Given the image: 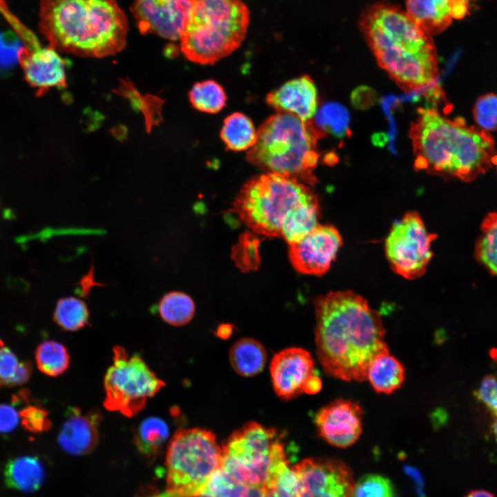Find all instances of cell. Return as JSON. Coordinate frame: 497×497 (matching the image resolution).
Wrapping results in <instances>:
<instances>
[{
    "label": "cell",
    "mask_w": 497,
    "mask_h": 497,
    "mask_svg": "<svg viewBox=\"0 0 497 497\" xmlns=\"http://www.w3.org/2000/svg\"><path fill=\"white\" fill-rule=\"evenodd\" d=\"M315 315L317 355L329 376L367 380L372 361L389 353L380 315L360 295L345 291L320 296Z\"/></svg>",
    "instance_id": "cell-1"
},
{
    "label": "cell",
    "mask_w": 497,
    "mask_h": 497,
    "mask_svg": "<svg viewBox=\"0 0 497 497\" xmlns=\"http://www.w3.org/2000/svg\"><path fill=\"white\" fill-rule=\"evenodd\" d=\"M409 136L415 166L446 177L473 181L493 164L495 143L488 131L450 120L433 108H421Z\"/></svg>",
    "instance_id": "cell-2"
},
{
    "label": "cell",
    "mask_w": 497,
    "mask_h": 497,
    "mask_svg": "<svg viewBox=\"0 0 497 497\" xmlns=\"http://www.w3.org/2000/svg\"><path fill=\"white\" fill-rule=\"evenodd\" d=\"M360 27L379 66L403 88L414 90L438 77L431 35L400 8L385 3L369 8Z\"/></svg>",
    "instance_id": "cell-3"
},
{
    "label": "cell",
    "mask_w": 497,
    "mask_h": 497,
    "mask_svg": "<svg viewBox=\"0 0 497 497\" xmlns=\"http://www.w3.org/2000/svg\"><path fill=\"white\" fill-rule=\"evenodd\" d=\"M233 211L253 232L297 242L317 225L318 198L309 185L295 178L265 173L246 182Z\"/></svg>",
    "instance_id": "cell-4"
},
{
    "label": "cell",
    "mask_w": 497,
    "mask_h": 497,
    "mask_svg": "<svg viewBox=\"0 0 497 497\" xmlns=\"http://www.w3.org/2000/svg\"><path fill=\"white\" fill-rule=\"evenodd\" d=\"M39 15L40 32L60 52L102 57L126 44L128 21L115 0H41Z\"/></svg>",
    "instance_id": "cell-5"
},
{
    "label": "cell",
    "mask_w": 497,
    "mask_h": 497,
    "mask_svg": "<svg viewBox=\"0 0 497 497\" xmlns=\"http://www.w3.org/2000/svg\"><path fill=\"white\" fill-rule=\"evenodd\" d=\"M320 133L311 121L277 112L257 130L247 160L265 173L281 174L313 186L317 182L313 172L319 159Z\"/></svg>",
    "instance_id": "cell-6"
},
{
    "label": "cell",
    "mask_w": 497,
    "mask_h": 497,
    "mask_svg": "<svg viewBox=\"0 0 497 497\" xmlns=\"http://www.w3.org/2000/svg\"><path fill=\"white\" fill-rule=\"evenodd\" d=\"M191 1L180 49L194 63L213 64L240 46L247 33L249 10L242 0Z\"/></svg>",
    "instance_id": "cell-7"
},
{
    "label": "cell",
    "mask_w": 497,
    "mask_h": 497,
    "mask_svg": "<svg viewBox=\"0 0 497 497\" xmlns=\"http://www.w3.org/2000/svg\"><path fill=\"white\" fill-rule=\"evenodd\" d=\"M282 439L276 429L248 422L223 442L221 467L246 485L262 489L289 466Z\"/></svg>",
    "instance_id": "cell-8"
},
{
    "label": "cell",
    "mask_w": 497,
    "mask_h": 497,
    "mask_svg": "<svg viewBox=\"0 0 497 497\" xmlns=\"http://www.w3.org/2000/svg\"><path fill=\"white\" fill-rule=\"evenodd\" d=\"M221 465L222 447L211 431L179 429L167 449L166 489L151 497H196Z\"/></svg>",
    "instance_id": "cell-9"
},
{
    "label": "cell",
    "mask_w": 497,
    "mask_h": 497,
    "mask_svg": "<svg viewBox=\"0 0 497 497\" xmlns=\"http://www.w3.org/2000/svg\"><path fill=\"white\" fill-rule=\"evenodd\" d=\"M113 363L104 379V407L132 418L145 407L165 383L139 354L130 355L121 346L113 349Z\"/></svg>",
    "instance_id": "cell-10"
},
{
    "label": "cell",
    "mask_w": 497,
    "mask_h": 497,
    "mask_svg": "<svg viewBox=\"0 0 497 497\" xmlns=\"http://www.w3.org/2000/svg\"><path fill=\"white\" fill-rule=\"evenodd\" d=\"M436 237L427 231L417 212L407 213L393 224L385 241L386 255L393 271L408 280L423 275Z\"/></svg>",
    "instance_id": "cell-11"
},
{
    "label": "cell",
    "mask_w": 497,
    "mask_h": 497,
    "mask_svg": "<svg viewBox=\"0 0 497 497\" xmlns=\"http://www.w3.org/2000/svg\"><path fill=\"white\" fill-rule=\"evenodd\" d=\"M293 469L298 481V497H353L352 474L340 460L306 458Z\"/></svg>",
    "instance_id": "cell-12"
},
{
    "label": "cell",
    "mask_w": 497,
    "mask_h": 497,
    "mask_svg": "<svg viewBox=\"0 0 497 497\" xmlns=\"http://www.w3.org/2000/svg\"><path fill=\"white\" fill-rule=\"evenodd\" d=\"M342 242L335 227L318 224L301 239L289 244V257L299 273L322 275L329 270Z\"/></svg>",
    "instance_id": "cell-13"
},
{
    "label": "cell",
    "mask_w": 497,
    "mask_h": 497,
    "mask_svg": "<svg viewBox=\"0 0 497 497\" xmlns=\"http://www.w3.org/2000/svg\"><path fill=\"white\" fill-rule=\"evenodd\" d=\"M191 10V0H134L132 13L142 34L179 40Z\"/></svg>",
    "instance_id": "cell-14"
},
{
    "label": "cell",
    "mask_w": 497,
    "mask_h": 497,
    "mask_svg": "<svg viewBox=\"0 0 497 497\" xmlns=\"http://www.w3.org/2000/svg\"><path fill=\"white\" fill-rule=\"evenodd\" d=\"M363 413L357 402L335 400L316 414L315 422L318 432L331 445L348 447L358 440L362 433Z\"/></svg>",
    "instance_id": "cell-15"
},
{
    "label": "cell",
    "mask_w": 497,
    "mask_h": 497,
    "mask_svg": "<svg viewBox=\"0 0 497 497\" xmlns=\"http://www.w3.org/2000/svg\"><path fill=\"white\" fill-rule=\"evenodd\" d=\"M270 373L277 396L289 400L303 393L305 383L314 374V361L304 349L287 348L273 356Z\"/></svg>",
    "instance_id": "cell-16"
},
{
    "label": "cell",
    "mask_w": 497,
    "mask_h": 497,
    "mask_svg": "<svg viewBox=\"0 0 497 497\" xmlns=\"http://www.w3.org/2000/svg\"><path fill=\"white\" fill-rule=\"evenodd\" d=\"M18 60L27 82L40 95L50 88L66 86L65 62L57 50L40 44L26 48L21 46Z\"/></svg>",
    "instance_id": "cell-17"
},
{
    "label": "cell",
    "mask_w": 497,
    "mask_h": 497,
    "mask_svg": "<svg viewBox=\"0 0 497 497\" xmlns=\"http://www.w3.org/2000/svg\"><path fill=\"white\" fill-rule=\"evenodd\" d=\"M102 414L98 409L83 411L72 407L59 431L57 440L67 453L84 456L92 451L99 441V427Z\"/></svg>",
    "instance_id": "cell-18"
},
{
    "label": "cell",
    "mask_w": 497,
    "mask_h": 497,
    "mask_svg": "<svg viewBox=\"0 0 497 497\" xmlns=\"http://www.w3.org/2000/svg\"><path fill=\"white\" fill-rule=\"evenodd\" d=\"M266 103L277 112L288 113L308 121L317 113L318 92L311 78L304 75L271 92Z\"/></svg>",
    "instance_id": "cell-19"
},
{
    "label": "cell",
    "mask_w": 497,
    "mask_h": 497,
    "mask_svg": "<svg viewBox=\"0 0 497 497\" xmlns=\"http://www.w3.org/2000/svg\"><path fill=\"white\" fill-rule=\"evenodd\" d=\"M407 13L430 35L441 32L452 19L469 12V0H407Z\"/></svg>",
    "instance_id": "cell-20"
},
{
    "label": "cell",
    "mask_w": 497,
    "mask_h": 497,
    "mask_svg": "<svg viewBox=\"0 0 497 497\" xmlns=\"http://www.w3.org/2000/svg\"><path fill=\"white\" fill-rule=\"evenodd\" d=\"M4 477L8 487L30 492L41 486L44 471L37 457L26 456L10 460L5 467Z\"/></svg>",
    "instance_id": "cell-21"
},
{
    "label": "cell",
    "mask_w": 497,
    "mask_h": 497,
    "mask_svg": "<svg viewBox=\"0 0 497 497\" xmlns=\"http://www.w3.org/2000/svg\"><path fill=\"white\" fill-rule=\"evenodd\" d=\"M228 357L233 370L244 377H252L260 373L267 360L264 347L252 338H242L237 340L231 347Z\"/></svg>",
    "instance_id": "cell-22"
},
{
    "label": "cell",
    "mask_w": 497,
    "mask_h": 497,
    "mask_svg": "<svg viewBox=\"0 0 497 497\" xmlns=\"http://www.w3.org/2000/svg\"><path fill=\"white\" fill-rule=\"evenodd\" d=\"M405 378L402 364L389 353L376 358L369 367L368 380L378 393H391L399 389Z\"/></svg>",
    "instance_id": "cell-23"
},
{
    "label": "cell",
    "mask_w": 497,
    "mask_h": 497,
    "mask_svg": "<svg viewBox=\"0 0 497 497\" xmlns=\"http://www.w3.org/2000/svg\"><path fill=\"white\" fill-rule=\"evenodd\" d=\"M168 434L169 429L164 420L148 417L137 427L133 442L139 453L148 458H154L161 453Z\"/></svg>",
    "instance_id": "cell-24"
},
{
    "label": "cell",
    "mask_w": 497,
    "mask_h": 497,
    "mask_svg": "<svg viewBox=\"0 0 497 497\" xmlns=\"http://www.w3.org/2000/svg\"><path fill=\"white\" fill-rule=\"evenodd\" d=\"M220 136L228 149L248 150L256 142L257 130L246 115L234 113L224 119Z\"/></svg>",
    "instance_id": "cell-25"
},
{
    "label": "cell",
    "mask_w": 497,
    "mask_h": 497,
    "mask_svg": "<svg viewBox=\"0 0 497 497\" xmlns=\"http://www.w3.org/2000/svg\"><path fill=\"white\" fill-rule=\"evenodd\" d=\"M35 360L42 373L52 377L63 374L70 364L67 349L55 340L43 341L38 345L35 351Z\"/></svg>",
    "instance_id": "cell-26"
},
{
    "label": "cell",
    "mask_w": 497,
    "mask_h": 497,
    "mask_svg": "<svg viewBox=\"0 0 497 497\" xmlns=\"http://www.w3.org/2000/svg\"><path fill=\"white\" fill-rule=\"evenodd\" d=\"M161 318L173 326L188 323L195 313V304L186 293L173 291L165 294L159 303Z\"/></svg>",
    "instance_id": "cell-27"
},
{
    "label": "cell",
    "mask_w": 497,
    "mask_h": 497,
    "mask_svg": "<svg viewBox=\"0 0 497 497\" xmlns=\"http://www.w3.org/2000/svg\"><path fill=\"white\" fill-rule=\"evenodd\" d=\"M482 235L476 244V260L497 275V213H490L481 224Z\"/></svg>",
    "instance_id": "cell-28"
},
{
    "label": "cell",
    "mask_w": 497,
    "mask_h": 497,
    "mask_svg": "<svg viewBox=\"0 0 497 497\" xmlns=\"http://www.w3.org/2000/svg\"><path fill=\"white\" fill-rule=\"evenodd\" d=\"M193 106L202 112L217 113L225 106L226 95L223 88L213 80L196 83L188 94Z\"/></svg>",
    "instance_id": "cell-29"
},
{
    "label": "cell",
    "mask_w": 497,
    "mask_h": 497,
    "mask_svg": "<svg viewBox=\"0 0 497 497\" xmlns=\"http://www.w3.org/2000/svg\"><path fill=\"white\" fill-rule=\"evenodd\" d=\"M89 312L86 303L77 298L60 299L54 312V320L63 329L76 331L88 322Z\"/></svg>",
    "instance_id": "cell-30"
},
{
    "label": "cell",
    "mask_w": 497,
    "mask_h": 497,
    "mask_svg": "<svg viewBox=\"0 0 497 497\" xmlns=\"http://www.w3.org/2000/svg\"><path fill=\"white\" fill-rule=\"evenodd\" d=\"M248 487L220 467L210 477L203 493L217 497H244Z\"/></svg>",
    "instance_id": "cell-31"
},
{
    "label": "cell",
    "mask_w": 497,
    "mask_h": 497,
    "mask_svg": "<svg viewBox=\"0 0 497 497\" xmlns=\"http://www.w3.org/2000/svg\"><path fill=\"white\" fill-rule=\"evenodd\" d=\"M353 497H396V491L387 477L370 474L354 483Z\"/></svg>",
    "instance_id": "cell-32"
},
{
    "label": "cell",
    "mask_w": 497,
    "mask_h": 497,
    "mask_svg": "<svg viewBox=\"0 0 497 497\" xmlns=\"http://www.w3.org/2000/svg\"><path fill=\"white\" fill-rule=\"evenodd\" d=\"M473 116L482 129L497 130V95L488 93L479 97L473 108Z\"/></svg>",
    "instance_id": "cell-33"
},
{
    "label": "cell",
    "mask_w": 497,
    "mask_h": 497,
    "mask_svg": "<svg viewBox=\"0 0 497 497\" xmlns=\"http://www.w3.org/2000/svg\"><path fill=\"white\" fill-rule=\"evenodd\" d=\"M298 481L293 468L285 467L262 489V497H298Z\"/></svg>",
    "instance_id": "cell-34"
},
{
    "label": "cell",
    "mask_w": 497,
    "mask_h": 497,
    "mask_svg": "<svg viewBox=\"0 0 497 497\" xmlns=\"http://www.w3.org/2000/svg\"><path fill=\"white\" fill-rule=\"evenodd\" d=\"M347 118V112L341 106L329 104L319 111L316 121L320 128L337 135L344 133L348 124Z\"/></svg>",
    "instance_id": "cell-35"
},
{
    "label": "cell",
    "mask_w": 497,
    "mask_h": 497,
    "mask_svg": "<svg viewBox=\"0 0 497 497\" xmlns=\"http://www.w3.org/2000/svg\"><path fill=\"white\" fill-rule=\"evenodd\" d=\"M19 414L23 427L30 432L39 433L50 428L51 421L48 411L44 409L29 405L22 409Z\"/></svg>",
    "instance_id": "cell-36"
},
{
    "label": "cell",
    "mask_w": 497,
    "mask_h": 497,
    "mask_svg": "<svg viewBox=\"0 0 497 497\" xmlns=\"http://www.w3.org/2000/svg\"><path fill=\"white\" fill-rule=\"evenodd\" d=\"M235 251V260L242 269H254L258 264V241L250 234L243 236Z\"/></svg>",
    "instance_id": "cell-37"
},
{
    "label": "cell",
    "mask_w": 497,
    "mask_h": 497,
    "mask_svg": "<svg viewBox=\"0 0 497 497\" xmlns=\"http://www.w3.org/2000/svg\"><path fill=\"white\" fill-rule=\"evenodd\" d=\"M19 41L10 37L0 35V75H6L14 68L21 48Z\"/></svg>",
    "instance_id": "cell-38"
},
{
    "label": "cell",
    "mask_w": 497,
    "mask_h": 497,
    "mask_svg": "<svg viewBox=\"0 0 497 497\" xmlns=\"http://www.w3.org/2000/svg\"><path fill=\"white\" fill-rule=\"evenodd\" d=\"M476 396L497 418V378L493 375L486 376L482 380Z\"/></svg>",
    "instance_id": "cell-39"
},
{
    "label": "cell",
    "mask_w": 497,
    "mask_h": 497,
    "mask_svg": "<svg viewBox=\"0 0 497 497\" xmlns=\"http://www.w3.org/2000/svg\"><path fill=\"white\" fill-rule=\"evenodd\" d=\"M19 365L15 354L8 347L0 348V386L13 376Z\"/></svg>",
    "instance_id": "cell-40"
},
{
    "label": "cell",
    "mask_w": 497,
    "mask_h": 497,
    "mask_svg": "<svg viewBox=\"0 0 497 497\" xmlns=\"http://www.w3.org/2000/svg\"><path fill=\"white\" fill-rule=\"evenodd\" d=\"M19 414L12 406L0 404V432L8 433L18 425Z\"/></svg>",
    "instance_id": "cell-41"
},
{
    "label": "cell",
    "mask_w": 497,
    "mask_h": 497,
    "mask_svg": "<svg viewBox=\"0 0 497 497\" xmlns=\"http://www.w3.org/2000/svg\"><path fill=\"white\" fill-rule=\"evenodd\" d=\"M32 367L29 361L19 363L13 376L6 380L1 387H11L26 383L32 373Z\"/></svg>",
    "instance_id": "cell-42"
},
{
    "label": "cell",
    "mask_w": 497,
    "mask_h": 497,
    "mask_svg": "<svg viewBox=\"0 0 497 497\" xmlns=\"http://www.w3.org/2000/svg\"><path fill=\"white\" fill-rule=\"evenodd\" d=\"M321 387L322 382L320 378L313 374L305 383L303 392L309 394H314L319 392Z\"/></svg>",
    "instance_id": "cell-43"
},
{
    "label": "cell",
    "mask_w": 497,
    "mask_h": 497,
    "mask_svg": "<svg viewBox=\"0 0 497 497\" xmlns=\"http://www.w3.org/2000/svg\"><path fill=\"white\" fill-rule=\"evenodd\" d=\"M79 284L81 285L84 291L82 294L84 295H88V292H89L92 286L95 285H103L99 283L95 282V281L94 280L92 267L91 268L90 271L81 278Z\"/></svg>",
    "instance_id": "cell-44"
},
{
    "label": "cell",
    "mask_w": 497,
    "mask_h": 497,
    "mask_svg": "<svg viewBox=\"0 0 497 497\" xmlns=\"http://www.w3.org/2000/svg\"><path fill=\"white\" fill-rule=\"evenodd\" d=\"M465 497H495V496L486 490L476 489L469 492Z\"/></svg>",
    "instance_id": "cell-45"
},
{
    "label": "cell",
    "mask_w": 497,
    "mask_h": 497,
    "mask_svg": "<svg viewBox=\"0 0 497 497\" xmlns=\"http://www.w3.org/2000/svg\"><path fill=\"white\" fill-rule=\"evenodd\" d=\"M262 489L255 486H248L244 497H262Z\"/></svg>",
    "instance_id": "cell-46"
},
{
    "label": "cell",
    "mask_w": 497,
    "mask_h": 497,
    "mask_svg": "<svg viewBox=\"0 0 497 497\" xmlns=\"http://www.w3.org/2000/svg\"><path fill=\"white\" fill-rule=\"evenodd\" d=\"M217 333L221 338H227L231 333V328L228 325H222L219 328Z\"/></svg>",
    "instance_id": "cell-47"
},
{
    "label": "cell",
    "mask_w": 497,
    "mask_h": 497,
    "mask_svg": "<svg viewBox=\"0 0 497 497\" xmlns=\"http://www.w3.org/2000/svg\"><path fill=\"white\" fill-rule=\"evenodd\" d=\"M492 433L494 436L496 440L497 441V418H496L492 425Z\"/></svg>",
    "instance_id": "cell-48"
},
{
    "label": "cell",
    "mask_w": 497,
    "mask_h": 497,
    "mask_svg": "<svg viewBox=\"0 0 497 497\" xmlns=\"http://www.w3.org/2000/svg\"><path fill=\"white\" fill-rule=\"evenodd\" d=\"M196 497H217V496H213V495H211V494H206V493H202V494H201L200 495H199V496H196Z\"/></svg>",
    "instance_id": "cell-49"
},
{
    "label": "cell",
    "mask_w": 497,
    "mask_h": 497,
    "mask_svg": "<svg viewBox=\"0 0 497 497\" xmlns=\"http://www.w3.org/2000/svg\"><path fill=\"white\" fill-rule=\"evenodd\" d=\"M3 346V342L0 340V348Z\"/></svg>",
    "instance_id": "cell-50"
}]
</instances>
